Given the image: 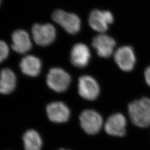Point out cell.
<instances>
[{
    "mask_svg": "<svg viewBox=\"0 0 150 150\" xmlns=\"http://www.w3.org/2000/svg\"><path fill=\"white\" fill-rule=\"evenodd\" d=\"M12 48L20 54L27 53L32 48L31 40L28 33L23 30H17L12 35Z\"/></svg>",
    "mask_w": 150,
    "mask_h": 150,
    "instance_id": "4fadbf2b",
    "label": "cell"
},
{
    "mask_svg": "<svg viewBox=\"0 0 150 150\" xmlns=\"http://www.w3.org/2000/svg\"><path fill=\"white\" fill-rule=\"evenodd\" d=\"M59 150H64V149H59Z\"/></svg>",
    "mask_w": 150,
    "mask_h": 150,
    "instance_id": "d6986e66",
    "label": "cell"
},
{
    "mask_svg": "<svg viewBox=\"0 0 150 150\" xmlns=\"http://www.w3.org/2000/svg\"><path fill=\"white\" fill-rule=\"evenodd\" d=\"M114 59L121 70L129 72L134 68L136 56L133 48L124 46L117 50L114 54Z\"/></svg>",
    "mask_w": 150,
    "mask_h": 150,
    "instance_id": "ba28073f",
    "label": "cell"
},
{
    "mask_svg": "<svg viewBox=\"0 0 150 150\" xmlns=\"http://www.w3.org/2000/svg\"><path fill=\"white\" fill-rule=\"evenodd\" d=\"M78 91L81 96L87 100H95L100 93V86L90 76H81L79 80Z\"/></svg>",
    "mask_w": 150,
    "mask_h": 150,
    "instance_id": "52a82bcc",
    "label": "cell"
},
{
    "mask_svg": "<svg viewBox=\"0 0 150 150\" xmlns=\"http://www.w3.org/2000/svg\"><path fill=\"white\" fill-rule=\"evenodd\" d=\"M114 18L111 12L93 10L88 18L90 27L97 32L104 33L108 29L109 25L113 22Z\"/></svg>",
    "mask_w": 150,
    "mask_h": 150,
    "instance_id": "8992f818",
    "label": "cell"
},
{
    "mask_svg": "<svg viewBox=\"0 0 150 150\" xmlns=\"http://www.w3.org/2000/svg\"><path fill=\"white\" fill-rule=\"evenodd\" d=\"M9 55V47L7 43L0 41V62L5 61Z\"/></svg>",
    "mask_w": 150,
    "mask_h": 150,
    "instance_id": "e0dca14e",
    "label": "cell"
},
{
    "mask_svg": "<svg viewBox=\"0 0 150 150\" xmlns=\"http://www.w3.org/2000/svg\"><path fill=\"white\" fill-rule=\"evenodd\" d=\"M46 81L51 89L57 92H63L70 86L71 79L70 75L64 70L55 67L50 70Z\"/></svg>",
    "mask_w": 150,
    "mask_h": 150,
    "instance_id": "3957f363",
    "label": "cell"
},
{
    "mask_svg": "<svg viewBox=\"0 0 150 150\" xmlns=\"http://www.w3.org/2000/svg\"><path fill=\"white\" fill-rule=\"evenodd\" d=\"M145 77L146 83L150 86V66L148 67L145 70Z\"/></svg>",
    "mask_w": 150,
    "mask_h": 150,
    "instance_id": "ac0fdd59",
    "label": "cell"
},
{
    "mask_svg": "<svg viewBox=\"0 0 150 150\" xmlns=\"http://www.w3.org/2000/svg\"><path fill=\"white\" fill-rule=\"evenodd\" d=\"M1 0H0V5H1Z\"/></svg>",
    "mask_w": 150,
    "mask_h": 150,
    "instance_id": "ffe728a7",
    "label": "cell"
},
{
    "mask_svg": "<svg viewBox=\"0 0 150 150\" xmlns=\"http://www.w3.org/2000/svg\"><path fill=\"white\" fill-rule=\"evenodd\" d=\"M80 121L81 127L88 134H96L102 127L101 115L92 110H86L81 113Z\"/></svg>",
    "mask_w": 150,
    "mask_h": 150,
    "instance_id": "5b68a950",
    "label": "cell"
},
{
    "mask_svg": "<svg viewBox=\"0 0 150 150\" xmlns=\"http://www.w3.org/2000/svg\"><path fill=\"white\" fill-rule=\"evenodd\" d=\"M16 86V77L10 69L5 68L0 73V93L9 94L13 91Z\"/></svg>",
    "mask_w": 150,
    "mask_h": 150,
    "instance_id": "9a60e30c",
    "label": "cell"
},
{
    "mask_svg": "<svg viewBox=\"0 0 150 150\" xmlns=\"http://www.w3.org/2000/svg\"><path fill=\"white\" fill-rule=\"evenodd\" d=\"M129 117L132 123L140 127L150 126V99L143 97L129 103Z\"/></svg>",
    "mask_w": 150,
    "mask_h": 150,
    "instance_id": "6da1fadb",
    "label": "cell"
},
{
    "mask_svg": "<svg viewBox=\"0 0 150 150\" xmlns=\"http://www.w3.org/2000/svg\"><path fill=\"white\" fill-rule=\"evenodd\" d=\"M116 45V41L112 38L104 34L95 36L92 41V47L96 50L97 54L105 59L112 54Z\"/></svg>",
    "mask_w": 150,
    "mask_h": 150,
    "instance_id": "9c48e42d",
    "label": "cell"
},
{
    "mask_svg": "<svg viewBox=\"0 0 150 150\" xmlns=\"http://www.w3.org/2000/svg\"><path fill=\"white\" fill-rule=\"evenodd\" d=\"M52 18L54 22L59 25L69 33L74 35L80 30V19L74 13L57 10L52 14Z\"/></svg>",
    "mask_w": 150,
    "mask_h": 150,
    "instance_id": "7a4b0ae2",
    "label": "cell"
},
{
    "mask_svg": "<svg viewBox=\"0 0 150 150\" xmlns=\"http://www.w3.org/2000/svg\"><path fill=\"white\" fill-rule=\"evenodd\" d=\"M91 52L88 46L83 43H77L71 51V64L78 68H84L89 64Z\"/></svg>",
    "mask_w": 150,
    "mask_h": 150,
    "instance_id": "8fae6325",
    "label": "cell"
},
{
    "mask_svg": "<svg viewBox=\"0 0 150 150\" xmlns=\"http://www.w3.org/2000/svg\"><path fill=\"white\" fill-rule=\"evenodd\" d=\"M49 119L55 123L67 122L70 117V110L63 102H54L50 103L46 108Z\"/></svg>",
    "mask_w": 150,
    "mask_h": 150,
    "instance_id": "30bf717a",
    "label": "cell"
},
{
    "mask_svg": "<svg viewBox=\"0 0 150 150\" xmlns=\"http://www.w3.org/2000/svg\"><path fill=\"white\" fill-rule=\"evenodd\" d=\"M126 120L121 113H115L107 119L105 129L111 136L122 137L126 134Z\"/></svg>",
    "mask_w": 150,
    "mask_h": 150,
    "instance_id": "7c38bea8",
    "label": "cell"
},
{
    "mask_svg": "<svg viewBox=\"0 0 150 150\" xmlns=\"http://www.w3.org/2000/svg\"><path fill=\"white\" fill-rule=\"evenodd\" d=\"M33 39L40 46H47L52 43L56 36V31L50 23L35 24L32 28Z\"/></svg>",
    "mask_w": 150,
    "mask_h": 150,
    "instance_id": "277c9868",
    "label": "cell"
},
{
    "mask_svg": "<svg viewBox=\"0 0 150 150\" xmlns=\"http://www.w3.org/2000/svg\"><path fill=\"white\" fill-rule=\"evenodd\" d=\"M20 67L23 74L30 77H36L40 74L42 63L40 59L33 55H27L21 59Z\"/></svg>",
    "mask_w": 150,
    "mask_h": 150,
    "instance_id": "5bb4252c",
    "label": "cell"
},
{
    "mask_svg": "<svg viewBox=\"0 0 150 150\" xmlns=\"http://www.w3.org/2000/svg\"><path fill=\"white\" fill-rule=\"evenodd\" d=\"M23 141L25 150H40L42 147V139L34 129L27 131L23 134Z\"/></svg>",
    "mask_w": 150,
    "mask_h": 150,
    "instance_id": "2e32d148",
    "label": "cell"
}]
</instances>
